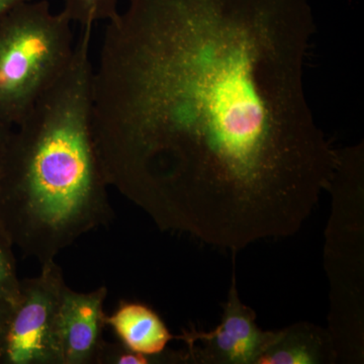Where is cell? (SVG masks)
<instances>
[{"label": "cell", "mask_w": 364, "mask_h": 364, "mask_svg": "<svg viewBox=\"0 0 364 364\" xmlns=\"http://www.w3.org/2000/svg\"><path fill=\"white\" fill-rule=\"evenodd\" d=\"M107 326L119 343L143 355H160L169 342L176 339L155 311L136 301H122L117 310L107 316Z\"/></svg>", "instance_id": "9"}, {"label": "cell", "mask_w": 364, "mask_h": 364, "mask_svg": "<svg viewBox=\"0 0 364 364\" xmlns=\"http://www.w3.org/2000/svg\"><path fill=\"white\" fill-rule=\"evenodd\" d=\"M72 25L48 0H28L0 18L1 123L18 126L65 72L75 46Z\"/></svg>", "instance_id": "3"}, {"label": "cell", "mask_w": 364, "mask_h": 364, "mask_svg": "<svg viewBox=\"0 0 364 364\" xmlns=\"http://www.w3.org/2000/svg\"><path fill=\"white\" fill-rule=\"evenodd\" d=\"M338 360L329 330L299 322L272 331L257 364H330Z\"/></svg>", "instance_id": "8"}, {"label": "cell", "mask_w": 364, "mask_h": 364, "mask_svg": "<svg viewBox=\"0 0 364 364\" xmlns=\"http://www.w3.org/2000/svg\"><path fill=\"white\" fill-rule=\"evenodd\" d=\"M315 32L309 0H129L93 66L107 186L232 253L298 233L337 163L306 95Z\"/></svg>", "instance_id": "1"}, {"label": "cell", "mask_w": 364, "mask_h": 364, "mask_svg": "<svg viewBox=\"0 0 364 364\" xmlns=\"http://www.w3.org/2000/svg\"><path fill=\"white\" fill-rule=\"evenodd\" d=\"M333 213L327 229L326 267L331 284V333L339 351L363 348V148L337 151L329 189Z\"/></svg>", "instance_id": "4"}, {"label": "cell", "mask_w": 364, "mask_h": 364, "mask_svg": "<svg viewBox=\"0 0 364 364\" xmlns=\"http://www.w3.org/2000/svg\"><path fill=\"white\" fill-rule=\"evenodd\" d=\"M92 28H80L73 56L13 130L0 171V229L41 265L114 210L92 130Z\"/></svg>", "instance_id": "2"}, {"label": "cell", "mask_w": 364, "mask_h": 364, "mask_svg": "<svg viewBox=\"0 0 364 364\" xmlns=\"http://www.w3.org/2000/svg\"><path fill=\"white\" fill-rule=\"evenodd\" d=\"M11 303H7V301L0 299V328H1L4 323L6 322L7 316H9V312H11Z\"/></svg>", "instance_id": "15"}, {"label": "cell", "mask_w": 364, "mask_h": 364, "mask_svg": "<svg viewBox=\"0 0 364 364\" xmlns=\"http://www.w3.org/2000/svg\"><path fill=\"white\" fill-rule=\"evenodd\" d=\"M14 127L9 126L0 122V171H1L2 163L6 156L7 144L13 133Z\"/></svg>", "instance_id": "13"}, {"label": "cell", "mask_w": 364, "mask_h": 364, "mask_svg": "<svg viewBox=\"0 0 364 364\" xmlns=\"http://www.w3.org/2000/svg\"><path fill=\"white\" fill-rule=\"evenodd\" d=\"M119 0H63V11L72 23L93 28L98 21H109L119 14Z\"/></svg>", "instance_id": "10"}, {"label": "cell", "mask_w": 364, "mask_h": 364, "mask_svg": "<svg viewBox=\"0 0 364 364\" xmlns=\"http://www.w3.org/2000/svg\"><path fill=\"white\" fill-rule=\"evenodd\" d=\"M28 0H0V18L11 11L14 7Z\"/></svg>", "instance_id": "14"}, {"label": "cell", "mask_w": 364, "mask_h": 364, "mask_svg": "<svg viewBox=\"0 0 364 364\" xmlns=\"http://www.w3.org/2000/svg\"><path fill=\"white\" fill-rule=\"evenodd\" d=\"M235 270L220 324L212 331L193 328L176 336L186 344L188 363L257 364L267 348L272 331L261 330L255 311L241 301Z\"/></svg>", "instance_id": "6"}, {"label": "cell", "mask_w": 364, "mask_h": 364, "mask_svg": "<svg viewBox=\"0 0 364 364\" xmlns=\"http://www.w3.org/2000/svg\"><path fill=\"white\" fill-rule=\"evenodd\" d=\"M67 286L54 261L21 279L20 294L0 328V364H63L60 306Z\"/></svg>", "instance_id": "5"}, {"label": "cell", "mask_w": 364, "mask_h": 364, "mask_svg": "<svg viewBox=\"0 0 364 364\" xmlns=\"http://www.w3.org/2000/svg\"><path fill=\"white\" fill-rule=\"evenodd\" d=\"M184 360L183 352L165 351L158 356H147L130 350L119 342L104 340L97 364L184 363Z\"/></svg>", "instance_id": "11"}, {"label": "cell", "mask_w": 364, "mask_h": 364, "mask_svg": "<svg viewBox=\"0 0 364 364\" xmlns=\"http://www.w3.org/2000/svg\"><path fill=\"white\" fill-rule=\"evenodd\" d=\"M107 287L90 293L64 289L60 306V336L63 364H97L107 326L104 304Z\"/></svg>", "instance_id": "7"}, {"label": "cell", "mask_w": 364, "mask_h": 364, "mask_svg": "<svg viewBox=\"0 0 364 364\" xmlns=\"http://www.w3.org/2000/svg\"><path fill=\"white\" fill-rule=\"evenodd\" d=\"M13 247L9 237L0 229V299L11 305L18 299L21 287Z\"/></svg>", "instance_id": "12"}]
</instances>
